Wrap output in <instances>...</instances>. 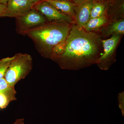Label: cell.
I'll return each mask as SVG.
<instances>
[{
  "mask_svg": "<svg viewBox=\"0 0 124 124\" xmlns=\"http://www.w3.org/2000/svg\"><path fill=\"white\" fill-rule=\"evenodd\" d=\"M101 40L97 33L86 32L73 24L57 55L52 60L62 69L69 70L82 69L97 63L102 54Z\"/></svg>",
  "mask_w": 124,
  "mask_h": 124,
  "instance_id": "1",
  "label": "cell"
},
{
  "mask_svg": "<svg viewBox=\"0 0 124 124\" xmlns=\"http://www.w3.org/2000/svg\"><path fill=\"white\" fill-rule=\"evenodd\" d=\"M71 25L67 23H47L30 30L26 36L33 41L42 57L51 59L66 39Z\"/></svg>",
  "mask_w": 124,
  "mask_h": 124,
  "instance_id": "2",
  "label": "cell"
},
{
  "mask_svg": "<svg viewBox=\"0 0 124 124\" xmlns=\"http://www.w3.org/2000/svg\"><path fill=\"white\" fill-rule=\"evenodd\" d=\"M32 59L28 54L18 53L13 56L4 76L9 85L15 87L28 75L32 68Z\"/></svg>",
  "mask_w": 124,
  "mask_h": 124,
  "instance_id": "3",
  "label": "cell"
},
{
  "mask_svg": "<svg viewBox=\"0 0 124 124\" xmlns=\"http://www.w3.org/2000/svg\"><path fill=\"white\" fill-rule=\"evenodd\" d=\"M15 18L16 31L23 36H26V33L30 30L47 22L44 16L33 8Z\"/></svg>",
  "mask_w": 124,
  "mask_h": 124,
  "instance_id": "4",
  "label": "cell"
},
{
  "mask_svg": "<svg viewBox=\"0 0 124 124\" xmlns=\"http://www.w3.org/2000/svg\"><path fill=\"white\" fill-rule=\"evenodd\" d=\"M33 8L42 14L47 22L67 23L70 24L74 23L71 17L59 11L45 0H42L34 4Z\"/></svg>",
  "mask_w": 124,
  "mask_h": 124,
  "instance_id": "5",
  "label": "cell"
},
{
  "mask_svg": "<svg viewBox=\"0 0 124 124\" xmlns=\"http://www.w3.org/2000/svg\"><path fill=\"white\" fill-rule=\"evenodd\" d=\"M120 35H113L110 39L102 40L103 53L98 60L97 63L100 69H108L121 38Z\"/></svg>",
  "mask_w": 124,
  "mask_h": 124,
  "instance_id": "6",
  "label": "cell"
},
{
  "mask_svg": "<svg viewBox=\"0 0 124 124\" xmlns=\"http://www.w3.org/2000/svg\"><path fill=\"white\" fill-rule=\"evenodd\" d=\"M33 5L28 0H9L1 17H17L33 8Z\"/></svg>",
  "mask_w": 124,
  "mask_h": 124,
  "instance_id": "7",
  "label": "cell"
},
{
  "mask_svg": "<svg viewBox=\"0 0 124 124\" xmlns=\"http://www.w3.org/2000/svg\"><path fill=\"white\" fill-rule=\"evenodd\" d=\"M94 1V0H82L77 4L73 20L78 27L82 28L89 20Z\"/></svg>",
  "mask_w": 124,
  "mask_h": 124,
  "instance_id": "8",
  "label": "cell"
},
{
  "mask_svg": "<svg viewBox=\"0 0 124 124\" xmlns=\"http://www.w3.org/2000/svg\"><path fill=\"white\" fill-rule=\"evenodd\" d=\"M104 26L102 29V34L104 36L124 34V19L114 20Z\"/></svg>",
  "mask_w": 124,
  "mask_h": 124,
  "instance_id": "9",
  "label": "cell"
},
{
  "mask_svg": "<svg viewBox=\"0 0 124 124\" xmlns=\"http://www.w3.org/2000/svg\"><path fill=\"white\" fill-rule=\"evenodd\" d=\"M63 13L69 16L73 19L76 4L70 1L45 0Z\"/></svg>",
  "mask_w": 124,
  "mask_h": 124,
  "instance_id": "10",
  "label": "cell"
},
{
  "mask_svg": "<svg viewBox=\"0 0 124 124\" xmlns=\"http://www.w3.org/2000/svg\"><path fill=\"white\" fill-rule=\"evenodd\" d=\"M108 22L106 14L98 17L90 19L82 28L88 32H95L104 26Z\"/></svg>",
  "mask_w": 124,
  "mask_h": 124,
  "instance_id": "11",
  "label": "cell"
},
{
  "mask_svg": "<svg viewBox=\"0 0 124 124\" xmlns=\"http://www.w3.org/2000/svg\"><path fill=\"white\" fill-rule=\"evenodd\" d=\"M16 93L15 87L0 92V109L5 108L10 102L16 100Z\"/></svg>",
  "mask_w": 124,
  "mask_h": 124,
  "instance_id": "12",
  "label": "cell"
},
{
  "mask_svg": "<svg viewBox=\"0 0 124 124\" xmlns=\"http://www.w3.org/2000/svg\"><path fill=\"white\" fill-rule=\"evenodd\" d=\"M106 5L101 1L94 0L90 13V18L98 17L106 14Z\"/></svg>",
  "mask_w": 124,
  "mask_h": 124,
  "instance_id": "13",
  "label": "cell"
},
{
  "mask_svg": "<svg viewBox=\"0 0 124 124\" xmlns=\"http://www.w3.org/2000/svg\"><path fill=\"white\" fill-rule=\"evenodd\" d=\"M13 57L4 58L0 60V79L4 77L6 72Z\"/></svg>",
  "mask_w": 124,
  "mask_h": 124,
  "instance_id": "14",
  "label": "cell"
},
{
  "mask_svg": "<svg viewBox=\"0 0 124 124\" xmlns=\"http://www.w3.org/2000/svg\"><path fill=\"white\" fill-rule=\"evenodd\" d=\"M12 87H15L10 86L4 78L0 79V92L9 89Z\"/></svg>",
  "mask_w": 124,
  "mask_h": 124,
  "instance_id": "15",
  "label": "cell"
},
{
  "mask_svg": "<svg viewBox=\"0 0 124 124\" xmlns=\"http://www.w3.org/2000/svg\"><path fill=\"white\" fill-rule=\"evenodd\" d=\"M124 94H120L119 96V99L120 100V108H121V112H122V115L124 116V106H123V100H124Z\"/></svg>",
  "mask_w": 124,
  "mask_h": 124,
  "instance_id": "16",
  "label": "cell"
},
{
  "mask_svg": "<svg viewBox=\"0 0 124 124\" xmlns=\"http://www.w3.org/2000/svg\"><path fill=\"white\" fill-rule=\"evenodd\" d=\"M6 6V5L0 4V17H1V15L4 12Z\"/></svg>",
  "mask_w": 124,
  "mask_h": 124,
  "instance_id": "17",
  "label": "cell"
},
{
  "mask_svg": "<svg viewBox=\"0 0 124 124\" xmlns=\"http://www.w3.org/2000/svg\"><path fill=\"white\" fill-rule=\"evenodd\" d=\"M23 122H24V119H18L16 120L14 123L11 124H21Z\"/></svg>",
  "mask_w": 124,
  "mask_h": 124,
  "instance_id": "18",
  "label": "cell"
},
{
  "mask_svg": "<svg viewBox=\"0 0 124 124\" xmlns=\"http://www.w3.org/2000/svg\"><path fill=\"white\" fill-rule=\"evenodd\" d=\"M28 0L34 5L38 2H40V1H41L42 0Z\"/></svg>",
  "mask_w": 124,
  "mask_h": 124,
  "instance_id": "19",
  "label": "cell"
},
{
  "mask_svg": "<svg viewBox=\"0 0 124 124\" xmlns=\"http://www.w3.org/2000/svg\"><path fill=\"white\" fill-rule=\"evenodd\" d=\"M8 0H0V4L6 5Z\"/></svg>",
  "mask_w": 124,
  "mask_h": 124,
  "instance_id": "20",
  "label": "cell"
},
{
  "mask_svg": "<svg viewBox=\"0 0 124 124\" xmlns=\"http://www.w3.org/2000/svg\"><path fill=\"white\" fill-rule=\"evenodd\" d=\"M82 0H71V1H73V2L76 4H78L79 3L80 1H81Z\"/></svg>",
  "mask_w": 124,
  "mask_h": 124,
  "instance_id": "21",
  "label": "cell"
},
{
  "mask_svg": "<svg viewBox=\"0 0 124 124\" xmlns=\"http://www.w3.org/2000/svg\"><path fill=\"white\" fill-rule=\"evenodd\" d=\"M54 1H70L71 0H53Z\"/></svg>",
  "mask_w": 124,
  "mask_h": 124,
  "instance_id": "22",
  "label": "cell"
},
{
  "mask_svg": "<svg viewBox=\"0 0 124 124\" xmlns=\"http://www.w3.org/2000/svg\"><path fill=\"white\" fill-rule=\"evenodd\" d=\"M24 124V122H23V123H22V124Z\"/></svg>",
  "mask_w": 124,
  "mask_h": 124,
  "instance_id": "23",
  "label": "cell"
}]
</instances>
